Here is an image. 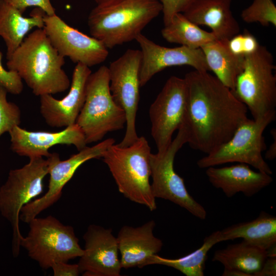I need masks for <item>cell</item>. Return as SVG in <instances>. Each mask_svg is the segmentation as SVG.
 Listing matches in <instances>:
<instances>
[{"instance_id": "6da1fadb", "label": "cell", "mask_w": 276, "mask_h": 276, "mask_svg": "<svg viewBox=\"0 0 276 276\" xmlns=\"http://www.w3.org/2000/svg\"><path fill=\"white\" fill-rule=\"evenodd\" d=\"M184 78L187 99L182 125L187 132V143L207 154L232 136L248 118V109L209 71L194 70Z\"/></svg>"}, {"instance_id": "7a4b0ae2", "label": "cell", "mask_w": 276, "mask_h": 276, "mask_svg": "<svg viewBox=\"0 0 276 276\" xmlns=\"http://www.w3.org/2000/svg\"><path fill=\"white\" fill-rule=\"evenodd\" d=\"M64 64V57L52 44L44 29L37 28L25 38L8 60L7 66L40 97L70 88V80L62 68Z\"/></svg>"}, {"instance_id": "3957f363", "label": "cell", "mask_w": 276, "mask_h": 276, "mask_svg": "<svg viewBox=\"0 0 276 276\" xmlns=\"http://www.w3.org/2000/svg\"><path fill=\"white\" fill-rule=\"evenodd\" d=\"M162 11L158 0H114L97 5L87 25L91 36L112 49L135 40Z\"/></svg>"}, {"instance_id": "277c9868", "label": "cell", "mask_w": 276, "mask_h": 276, "mask_svg": "<svg viewBox=\"0 0 276 276\" xmlns=\"http://www.w3.org/2000/svg\"><path fill=\"white\" fill-rule=\"evenodd\" d=\"M151 154L147 140L141 136L128 146L111 145L102 158L119 192L130 200L153 211L156 209V203L149 181Z\"/></svg>"}, {"instance_id": "5b68a950", "label": "cell", "mask_w": 276, "mask_h": 276, "mask_svg": "<svg viewBox=\"0 0 276 276\" xmlns=\"http://www.w3.org/2000/svg\"><path fill=\"white\" fill-rule=\"evenodd\" d=\"M126 121L124 111L111 94L108 67L102 65L87 79L85 102L76 124L88 144L102 140L109 132L123 129Z\"/></svg>"}, {"instance_id": "8992f818", "label": "cell", "mask_w": 276, "mask_h": 276, "mask_svg": "<svg viewBox=\"0 0 276 276\" xmlns=\"http://www.w3.org/2000/svg\"><path fill=\"white\" fill-rule=\"evenodd\" d=\"M275 70L273 55L265 46L260 45L255 52L244 56L243 68L232 91L254 120L275 110Z\"/></svg>"}, {"instance_id": "52a82bcc", "label": "cell", "mask_w": 276, "mask_h": 276, "mask_svg": "<svg viewBox=\"0 0 276 276\" xmlns=\"http://www.w3.org/2000/svg\"><path fill=\"white\" fill-rule=\"evenodd\" d=\"M275 116V110L257 120L247 118L227 142L200 158L198 167L204 169L228 163H243L271 175L272 171L262 153L266 149L263 132Z\"/></svg>"}, {"instance_id": "ba28073f", "label": "cell", "mask_w": 276, "mask_h": 276, "mask_svg": "<svg viewBox=\"0 0 276 276\" xmlns=\"http://www.w3.org/2000/svg\"><path fill=\"white\" fill-rule=\"evenodd\" d=\"M29 231L20 241V247L44 269L54 263L67 262L83 253L73 227L62 224L52 216L32 219Z\"/></svg>"}, {"instance_id": "9c48e42d", "label": "cell", "mask_w": 276, "mask_h": 276, "mask_svg": "<svg viewBox=\"0 0 276 276\" xmlns=\"http://www.w3.org/2000/svg\"><path fill=\"white\" fill-rule=\"evenodd\" d=\"M48 174V163L42 157L30 158L21 168L11 170L0 188V212L10 223L13 231L12 251L16 258L20 252L22 236L19 227L22 208L43 192V180Z\"/></svg>"}, {"instance_id": "30bf717a", "label": "cell", "mask_w": 276, "mask_h": 276, "mask_svg": "<svg viewBox=\"0 0 276 276\" xmlns=\"http://www.w3.org/2000/svg\"><path fill=\"white\" fill-rule=\"evenodd\" d=\"M188 134L183 125L178 129L163 154H151V188L154 197L169 200L186 209L195 217L204 220L206 217L204 208L189 194L184 180L174 169V161L179 150L188 143Z\"/></svg>"}, {"instance_id": "8fae6325", "label": "cell", "mask_w": 276, "mask_h": 276, "mask_svg": "<svg viewBox=\"0 0 276 276\" xmlns=\"http://www.w3.org/2000/svg\"><path fill=\"white\" fill-rule=\"evenodd\" d=\"M141 64V51L128 49L108 67L111 94L126 115L125 133L118 144L122 147L130 146L139 137L135 120L140 101Z\"/></svg>"}, {"instance_id": "7c38bea8", "label": "cell", "mask_w": 276, "mask_h": 276, "mask_svg": "<svg viewBox=\"0 0 276 276\" xmlns=\"http://www.w3.org/2000/svg\"><path fill=\"white\" fill-rule=\"evenodd\" d=\"M114 143V139H107L93 146H86L78 153L64 160L60 159L59 154L51 153L47 157L50 176L48 190L42 196L31 201L22 208L19 219L28 223L41 212L56 203L61 197L64 187L79 167L88 160L102 158L109 147Z\"/></svg>"}, {"instance_id": "4fadbf2b", "label": "cell", "mask_w": 276, "mask_h": 276, "mask_svg": "<svg viewBox=\"0 0 276 276\" xmlns=\"http://www.w3.org/2000/svg\"><path fill=\"white\" fill-rule=\"evenodd\" d=\"M187 87L185 78L170 77L151 104L149 114L151 134L159 154L167 150L174 132L181 126L185 119Z\"/></svg>"}, {"instance_id": "5bb4252c", "label": "cell", "mask_w": 276, "mask_h": 276, "mask_svg": "<svg viewBox=\"0 0 276 276\" xmlns=\"http://www.w3.org/2000/svg\"><path fill=\"white\" fill-rule=\"evenodd\" d=\"M43 20L51 43L64 58L89 67L106 60L108 49L100 40L69 26L56 14H45Z\"/></svg>"}, {"instance_id": "9a60e30c", "label": "cell", "mask_w": 276, "mask_h": 276, "mask_svg": "<svg viewBox=\"0 0 276 276\" xmlns=\"http://www.w3.org/2000/svg\"><path fill=\"white\" fill-rule=\"evenodd\" d=\"M135 40L141 48V87L146 85L155 74L171 66L188 65L195 70L209 71L201 49H192L183 45L175 48L162 46L142 33L138 35Z\"/></svg>"}, {"instance_id": "2e32d148", "label": "cell", "mask_w": 276, "mask_h": 276, "mask_svg": "<svg viewBox=\"0 0 276 276\" xmlns=\"http://www.w3.org/2000/svg\"><path fill=\"white\" fill-rule=\"evenodd\" d=\"M83 238L85 246L78 263L83 275H120L122 268L117 238L112 229L91 224Z\"/></svg>"}, {"instance_id": "e0dca14e", "label": "cell", "mask_w": 276, "mask_h": 276, "mask_svg": "<svg viewBox=\"0 0 276 276\" xmlns=\"http://www.w3.org/2000/svg\"><path fill=\"white\" fill-rule=\"evenodd\" d=\"M90 67L77 63L73 71L68 94L61 99L52 95L40 96V112L45 122L54 128L66 127L75 124L84 105Z\"/></svg>"}, {"instance_id": "ac0fdd59", "label": "cell", "mask_w": 276, "mask_h": 276, "mask_svg": "<svg viewBox=\"0 0 276 276\" xmlns=\"http://www.w3.org/2000/svg\"><path fill=\"white\" fill-rule=\"evenodd\" d=\"M9 133L12 151L29 158L49 157V149L56 145H73L78 151L87 145L82 130L76 123L58 132L28 131L16 126Z\"/></svg>"}, {"instance_id": "d6986e66", "label": "cell", "mask_w": 276, "mask_h": 276, "mask_svg": "<svg viewBox=\"0 0 276 276\" xmlns=\"http://www.w3.org/2000/svg\"><path fill=\"white\" fill-rule=\"evenodd\" d=\"M155 226L151 220L139 227L124 225L120 229L116 238L122 268H143L161 250L163 243L153 234Z\"/></svg>"}, {"instance_id": "ffe728a7", "label": "cell", "mask_w": 276, "mask_h": 276, "mask_svg": "<svg viewBox=\"0 0 276 276\" xmlns=\"http://www.w3.org/2000/svg\"><path fill=\"white\" fill-rule=\"evenodd\" d=\"M205 173L211 184L228 198L238 193L251 197L273 181L271 175L254 171L243 163L221 168L210 167Z\"/></svg>"}, {"instance_id": "44dd1931", "label": "cell", "mask_w": 276, "mask_h": 276, "mask_svg": "<svg viewBox=\"0 0 276 276\" xmlns=\"http://www.w3.org/2000/svg\"><path fill=\"white\" fill-rule=\"evenodd\" d=\"M231 2L232 0H194L182 13L196 25L209 27L217 39L226 41L240 31L231 10Z\"/></svg>"}, {"instance_id": "7402d4cb", "label": "cell", "mask_w": 276, "mask_h": 276, "mask_svg": "<svg viewBox=\"0 0 276 276\" xmlns=\"http://www.w3.org/2000/svg\"><path fill=\"white\" fill-rule=\"evenodd\" d=\"M22 14L4 0H0V36L7 47V60L33 28L44 27L45 13L41 9L35 8L29 17Z\"/></svg>"}, {"instance_id": "603a6c76", "label": "cell", "mask_w": 276, "mask_h": 276, "mask_svg": "<svg viewBox=\"0 0 276 276\" xmlns=\"http://www.w3.org/2000/svg\"><path fill=\"white\" fill-rule=\"evenodd\" d=\"M220 233L221 242L242 238L267 251L276 246V217L261 212L256 219L232 225L220 231Z\"/></svg>"}, {"instance_id": "cb8c5ba5", "label": "cell", "mask_w": 276, "mask_h": 276, "mask_svg": "<svg viewBox=\"0 0 276 276\" xmlns=\"http://www.w3.org/2000/svg\"><path fill=\"white\" fill-rule=\"evenodd\" d=\"M227 41L213 40L201 48L209 69L224 85L233 90L236 78L241 72L244 57L234 54Z\"/></svg>"}, {"instance_id": "d4e9b609", "label": "cell", "mask_w": 276, "mask_h": 276, "mask_svg": "<svg viewBox=\"0 0 276 276\" xmlns=\"http://www.w3.org/2000/svg\"><path fill=\"white\" fill-rule=\"evenodd\" d=\"M267 258V251L244 241L216 250L212 261L221 263L224 269H234L254 276Z\"/></svg>"}, {"instance_id": "484cf974", "label": "cell", "mask_w": 276, "mask_h": 276, "mask_svg": "<svg viewBox=\"0 0 276 276\" xmlns=\"http://www.w3.org/2000/svg\"><path fill=\"white\" fill-rule=\"evenodd\" d=\"M168 42L192 49H201L216 39L212 32L206 31L188 19L182 13L175 14L161 31Z\"/></svg>"}, {"instance_id": "4316f807", "label": "cell", "mask_w": 276, "mask_h": 276, "mask_svg": "<svg viewBox=\"0 0 276 276\" xmlns=\"http://www.w3.org/2000/svg\"><path fill=\"white\" fill-rule=\"evenodd\" d=\"M220 242V231H217L206 237L201 247L185 256L171 259L156 254L149 259L146 266L165 265L172 267L187 276H203L208 252L214 245Z\"/></svg>"}, {"instance_id": "83f0119b", "label": "cell", "mask_w": 276, "mask_h": 276, "mask_svg": "<svg viewBox=\"0 0 276 276\" xmlns=\"http://www.w3.org/2000/svg\"><path fill=\"white\" fill-rule=\"evenodd\" d=\"M246 23H259L264 27H276V6L272 0H254L241 13Z\"/></svg>"}, {"instance_id": "f1b7e54d", "label": "cell", "mask_w": 276, "mask_h": 276, "mask_svg": "<svg viewBox=\"0 0 276 276\" xmlns=\"http://www.w3.org/2000/svg\"><path fill=\"white\" fill-rule=\"evenodd\" d=\"M6 88L0 84V137L21 123V111L15 103L8 101Z\"/></svg>"}, {"instance_id": "f546056e", "label": "cell", "mask_w": 276, "mask_h": 276, "mask_svg": "<svg viewBox=\"0 0 276 276\" xmlns=\"http://www.w3.org/2000/svg\"><path fill=\"white\" fill-rule=\"evenodd\" d=\"M3 54L0 51V84L8 93L19 95L23 90L22 80L18 74L13 71L6 70L2 64Z\"/></svg>"}, {"instance_id": "4dcf8cb0", "label": "cell", "mask_w": 276, "mask_h": 276, "mask_svg": "<svg viewBox=\"0 0 276 276\" xmlns=\"http://www.w3.org/2000/svg\"><path fill=\"white\" fill-rule=\"evenodd\" d=\"M194 0H160L164 25L168 24L176 13H183Z\"/></svg>"}, {"instance_id": "1f68e13d", "label": "cell", "mask_w": 276, "mask_h": 276, "mask_svg": "<svg viewBox=\"0 0 276 276\" xmlns=\"http://www.w3.org/2000/svg\"><path fill=\"white\" fill-rule=\"evenodd\" d=\"M11 5L21 13L30 7H35L41 9L47 15H52L55 13V9L51 4V0H4Z\"/></svg>"}, {"instance_id": "d6a6232c", "label": "cell", "mask_w": 276, "mask_h": 276, "mask_svg": "<svg viewBox=\"0 0 276 276\" xmlns=\"http://www.w3.org/2000/svg\"><path fill=\"white\" fill-rule=\"evenodd\" d=\"M54 276H78L80 272L78 264H70L67 262L54 263L51 267Z\"/></svg>"}, {"instance_id": "836d02e7", "label": "cell", "mask_w": 276, "mask_h": 276, "mask_svg": "<svg viewBox=\"0 0 276 276\" xmlns=\"http://www.w3.org/2000/svg\"><path fill=\"white\" fill-rule=\"evenodd\" d=\"M260 44L257 38L248 31L242 34V48L244 56L252 54L259 48Z\"/></svg>"}, {"instance_id": "e575fe53", "label": "cell", "mask_w": 276, "mask_h": 276, "mask_svg": "<svg viewBox=\"0 0 276 276\" xmlns=\"http://www.w3.org/2000/svg\"><path fill=\"white\" fill-rule=\"evenodd\" d=\"M276 256L267 257L260 270L254 276H275Z\"/></svg>"}, {"instance_id": "d590c367", "label": "cell", "mask_w": 276, "mask_h": 276, "mask_svg": "<svg viewBox=\"0 0 276 276\" xmlns=\"http://www.w3.org/2000/svg\"><path fill=\"white\" fill-rule=\"evenodd\" d=\"M227 46L234 54L244 57L242 48V34L238 33L229 39L227 41Z\"/></svg>"}, {"instance_id": "8d00e7d4", "label": "cell", "mask_w": 276, "mask_h": 276, "mask_svg": "<svg viewBox=\"0 0 276 276\" xmlns=\"http://www.w3.org/2000/svg\"><path fill=\"white\" fill-rule=\"evenodd\" d=\"M270 133L273 137V142L269 148L266 149L265 158L267 160H272L276 157V129L275 128L271 129Z\"/></svg>"}, {"instance_id": "74e56055", "label": "cell", "mask_w": 276, "mask_h": 276, "mask_svg": "<svg viewBox=\"0 0 276 276\" xmlns=\"http://www.w3.org/2000/svg\"><path fill=\"white\" fill-rule=\"evenodd\" d=\"M222 275L223 276H248L241 271L234 269H224Z\"/></svg>"}, {"instance_id": "f35d334b", "label": "cell", "mask_w": 276, "mask_h": 276, "mask_svg": "<svg viewBox=\"0 0 276 276\" xmlns=\"http://www.w3.org/2000/svg\"><path fill=\"white\" fill-rule=\"evenodd\" d=\"M112 1L114 0H94V1L96 3L97 5L105 4Z\"/></svg>"}]
</instances>
